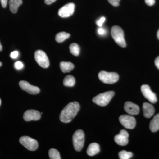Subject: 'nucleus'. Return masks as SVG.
I'll return each mask as SVG.
<instances>
[{
    "instance_id": "1",
    "label": "nucleus",
    "mask_w": 159,
    "mask_h": 159,
    "mask_svg": "<svg viewBox=\"0 0 159 159\" xmlns=\"http://www.w3.org/2000/svg\"><path fill=\"white\" fill-rule=\"evenodd\" d=\"M80 109V105L77 102L68 103L60 114V120L64 123H69L75 118Z\"/></svg>"
},
{
    "instance_id": "2",
    "label": "nucleus",
    "mask_w": 159,
    "mask_h": 159,
    "mask_svg": "<svg viewBox=\"0 0 159 159\" xmlns=\"http://www.w3.org/2000/svg\"><path fill=\"white\" fill-rule=\"evenodd\" d=\"M112 37L117 44L122 48H125L126 44L124 38V32L122 28L118 26H114L111 30Z\"/></svg>"
},
{
    "instance_id": "3",
    "label": "nucleus",
    "mask_w": 159,
    "mask_h": 159,
    "mask_svg": "<svg viewBox=\"0 0 159 159\" xmlns=\"http://www.w3.org/2000/svg\"><path fill=\"white\" fill-rule=\"evenodd\" d=\"M114 95L115 92L113 91H108L99 94L94 97L93 98V101L97 105L100 106H105L109 103Z\"/></svg>"
},
{
    "instance_id": "4",
    "label": "nucleus",
    "mask_w": 159,
    "mask_h": 159,
    "mask_svg": "<svg viewBox=\"0 0 159 159\" xmlns=\"http://www.w3.org/2000/svg\"><path fill=\"white\" fill-rule=\"evenodd\" d=\"M85 141V136L83 131L77 130L74 133L73 136V145L77 151H80L82 149Z\"/></svg>"
},
{
    "instance_id": "5",
    "label": "nucleus",
    "mask_w": 159,
    "mask_h": 159,
    "mask_svg": "<svg viewBox=\"0 0 159 159\" xmlns=\"http://www.w3.org/2000/svg\"><path fill=\"white\" fill-rule=\"evenodd\" d=\"M99 79L102 82L108 84H112L119 80V76L116 73H109L106 71H101L98 75Z\"/></svg>"
},
{
    "instance_id": "6",
    "label": "nucleus",
    "mask_w": 159,
    "mask_h": 159,
    "mask_svg": "<svg viewBox=\"0 0 159 159\" xmlns=\"http://www.w3.org/2000/svg\"><path fill=\"white\" fill-rule=\"evenodd\" d=\"M34 58L36 62L43 68H48L50 62L48 56L43 51L37 50L34 53Z\"/></svg>"
},
{
    "instance_id": "7",
    "label": "nucleus",
    "mask_w": 159,
    "mask_h": 159,
    "mask_svg": "<svg viewBox=\"0 0 159 159\" xmlns=\"http://www.w3.org/2000/svg\"><path fill=\"white\" fill-rule=\"evenodd\" d=\"M20 142L24 147L30 151H35L38 148V143L35 139L29 136H23L20 139Z\"/></svg>"
},
{
    "instance_id": "8",
    "label": "nucleus",
    "mask_w": 159,
    "mask_h": 159,
    "mask_svg": "<svg viewBox=\"0 0 159 159\" xmlns=\"http://www.w3.org/2000/svg\"><path fill=\"white\" fill-rule=\"evenodd\" d=\"M120 123L125 128L133 129L135 127L136 121L135 119L129 115H122L119 118Z\"/></svg>"
},
{
    "instance_id": "9",
    "label": "nucleus",
    "mask_w": 159,
    "mask_h": 159,
    "mask_svg": "<svg viewBox=\"0 0 159 159\" xmlns=\"http://www.w3.org/2000/svg\"><path fill=\"white\" fill-rule=\"evenodd\" d=\"M75 10V5L74 3H70L63 6L58 10V15L60 17L67 18L74 14Z\"/></svg>"
},
{
    "instance_id": "10",
    "label": "nucleus",
    "mask_w": 159,
    "mask_h": 159,
    "mask_svg": "<svg viewBox=\"0 0 159 159\" xmlns=\"http://www.w3.org/2000/svg\"><path fill=\"white\" fill-rule=\"evenodd\" d=\"M141 91L143 96L151 102L155 103L157 102V99L156 95L152 91L149 86L147 84L142 85L141 87Z\"/></svg>"
},
{
    "instance_id": "11",
    "label": "nucleus",
    "mask_w": 159,
    "mask_h": 159,
    "mask_svg": "<svg viewBox=\"0 0 159 159\" xmlns=\"http://www.w3.org/2000/svg\"><path fill=\"white\" fill-rule=\"evenodd\" d=\"M19 85L23 90L26 91L29 94L35 95L39 93L40 89L38 87L31 85L29 82L25 80L20 81Z\"/></svg>"
},
{
    "instance_id": "12",
    "label": "nucleus",
    "mask_w": 159,
    "mask_h": 159,
    "mask_svg": "<svg viewBox=\"0 0 159 159\" xmlns=\"http://www.w3.org/2000/svg\"><path fill=\"white\" fill-rule=\"evenodd\" d=\"M129 135L124 129L120 131L119 134L117 135L115 137V141L118 145L121 146H125L128 143V137Z\"/></svg>"
},
{
    "instance_id": "13",
    "label": "nucleus",
    "mask_w": 159,
    "mask_h": 159,
    "mask_svg": "<svg viewBox=\"0 0 159 159\" xmlns=\"http://www.w3.org/2000/svg\"><path fill=\"white\" fill-rule=\"evenodd\" d=\"M41 114L39 111L34 110H29L24 114L23 118L26 122L31 121H38L41 118Z\"/></svg>"
},
{
    "instance_id": "14",
    "label": "nucleus",
    "mask_w": 159,
    "mask_h": 159,
    "mask_svg": "<svg viewBox=\"0 0 159 159\" xmlns=\"http://www.w3.org/2000/svg\"><path fill=\"white\" fill-rule=\"evenodd\" d=\"M124 109L127 113L130 115H138L140 111V108L138 105L129 101L125 103Z\"/></svg>"
},
{
    "instance_id": "15",
    "label": "nucleus",
    "mask_w": 159,
    "mask_h": 159,
    "mask_svg": "<svg viewBox=\"0 0 159 159\" xmlns=\"http://www.w3.org/2000/svg\"><path fill=\"white\" fill-rule=\"evenodd\" d=\"M143 113L146 118H150L155 113V109L153 106L148 102H145L143 104Z\"/></svg>"
},
{
    "instance_id": "16",
    "label": "nucleus",
    "mask_w": 159,
    "mask_h": 159,
    "mask_svg": "<svg viewBox=\"0 0 159 159\" xmlns=\"http://www.w3.org/2000/svg\"><path fill=\"white\" fill-rule=\"evenodd\" d=\"M100 151L99 145L97 143H91L87 150V153L89 156H93Z\"/></svg>"
},
{
    "instance_id": "17",
    "label": "nucleus",
    "mask_w": 159,
    "mask_h": 159,
    "mask_svg": "<svg viewBox=\"0 0 159 159\" xmlns=\"http://www.w3.org/2000/svg\"><path fill=\"white\" fill-rule=\"evenodd\" d=\"M22 0H9V9L12 13L17 12L19 7L22 4Z\"/></svg>"
},
{
    "instance_id": "18",
    "label": "nucleus",
    "mask_w": 159,
    "mask_h": 159,
    "mask_svg": "<svg viewBox=\"0 0 159 159\" xmlns=\"http://www.w3.org/2000/svg\"><path fill=\"white\" fill-rule=\"evenodd\" d=\"M149 128L152 132H156L159 130V114L156 115L151 121Z\"/></svg>"
},
{
    "instance_id": "19",
    "label": "nucleus",
    "mask_w": 159,
    "mask_h": 159,
    "mask_svg": "<svg viewBox=\"0 0 159 159\" xmlns=\"http://www.w3.org/2000/svg\"><path fill=\"white\" fill-rule=\"evenodd\" d=\"M60 67L63 73H69L74 68V65L70 62L62 61L60 63Z\"/></svg>"
},
{
    "instance_id": "20",
    "label": "nucleus",
    "mask_w": 159,
    "mask_h": 159,
    "mask_svg": "<svg viewBox=\"0 0 159 159\" xmlns=\"http://www.w3.org/2000/svg\"><path fill=\"white\" fill-rule=\"evenodd\" d=\"M70 34L66 32H61L57 33L55 36V40L57 43H61L68 39Z\"/></svg>"
},
{
    "instance_id": "21",
    "label": "nucleus",
    "mask_w": 159,
    "mask_h": 159,
    "mask_svg": "<svg viewBox=\"0 0 159 159\" xmlns=\"http://www.w3.org/2000/svg\"><path fill=\"white\" fill-rule=\"evenodd\" d=\"M75 84V78L72 75H68L65 77L63 84L65 86L73 87Z\"/></svg>"
},
{
    "instance_id": "22",
    "label": "nucleus",
    "mask_w": 159,
    "mask_h": 159,
    "mask_svg": "<svg viewBox=\"0 0 159 159\" xmlns=\"http://www.w3.org/2000/svg\"><path fill=\"white\" fill-rule=\"evenodd\" d=\"M70 52L75 56L79 55L80 52V48L79 45L76 43H73L70 46Z\"/></svg>"
},
{
    "instance_id": "23",
    "label": "nucleus",
    "mask_w": 159,
    "mask_h": 159,
    "mask_svg": "<svg viewBox=\"0 0 159 159\" xmlns=\"http://www.w3.org/2000/svg\"><path fill=\"white\" fill-rule=\"evenodd\" d=\"M49 156L51 159H61L60 155L58 151L54 148H51L49 151Z\"/></svg>"
},
{
    "instance_id": "24",
    "label": "nucleus",
    "mask_w": 159,
    "mask_h": 159,
    "mask_svg": "<svg viewBox=\"0 0 159 159\" xmlns=\"http://www.w3.org/2000/svg\"><path fill=\"white\" fill-rule=\"evenodd\" d=\"M119 155L120 159H129L133 157V154L131 152H127L125 150H122L119 152Z\"/></svg>"
},
{
    "instance_id": "25",
    "label": "nucleus",
    "mask_w": 159,
    "mask_h": 159,
    "mask_svg": "<svg viewBox=\"0 0 159 159\" xmlns=\"http://www.w3.org/2000/svg\"><path fill=\"white\" fill-rule=\"evenodd\" d=\"M15 68L17 70H20L24 67V64L23 63L20 61H16L14 64Z\"/></svg>"
},
{
    "instance_id": "26",
    "label": "nucleus",
    "mask_w": 159,
    "mask_h": 159,
    "mask_svg": "<svg viewBox=\"0 0 159 159\" xmlns=\"http://www.w3.org/2000/svg\"><path fill=\"white\" fill-rule=\"evenodd\" d=\"M98 34L100 36H105L107 34V31L105 29L102 28H99L97 30Z\"/></svg>"
},
{
    "instance_id": "27",
    "label": "nucleus",
    "mask_w": 159,
    "mask_h": 159,
    "mask_svg": "<svg viewBox=\"0 0 159 159\" xmlns=\"http://www.w3.org/2000/svg\"><path fill=\"white\" fill-rule=\"evenodd\" d=\"M106 18L104 17H102L100 18L97 21V25L99 27H102L103 23L105 21Z\"/></svg>"
},
{
    "instance_id": "28",
    "label": "nucleus",
    "mask_w": 159,
    "mask_h": 159,
    "mask_svg": "<svg viewBox=\"0 0 159 159\" xmlns=\"http://www.w3.org/2000/svg\"><path fill=\"white\" fill-rule=\"evenodd\" d=\"M108 1L111 5L115 7H117L119 6L120 0H108Z\"/></svg>"
},
{
    "instance_id": "29",
    "label": "nucleus",
    "mask_w": 159,
    "mask_h": 159,
    "mask_svg": "<svg viewBox=\"0 0 159 159\" xmlns=\"http://www.w3.org/2000/svg\"><path fill=\"white\" fill-rule=\"evenodd\" d=\"M19 56V52L18 51H14L10 54V57L13 59L17 58Z\"/></svg>"
},
{
    "instance_id": "30",
    "label": "nucleus",
    "mask_w": 159,
    "mask_h": 159,
    "mask_svg": "<svg viewBox=\"0 0 159 159\" xmlns=\"http://www.w3.org/2000/svg\"><path fill=\"white\" fill-rule=\"evenodd\" d=\"M145 2L149 6H152L154 5L155 3V0H145Z\"/></svg>"
},
{
    "instance_id": "31",
    "label": "nucleus",
    "mask_w": 159,
    "mask_h": 159,
    "mask_svg": "<svg viewBox=\"0 0 159 159\" xmlns=\"http://www.w3.org/2000/svg\"><path fill=\"white\" fill-rule=\"evenodd\" d=\"M1 1V5L3 8H5L7 6L8 0H0Z\"/></svg>"
},
{
    "instance_id": "32",
    "label": "nucleus",
    "mask_w": 159,
    "mask_h": 159,
    "mask_svg": "<svg viewBox=\"0 0 159 159\" xmlns=\"http://www.w3.org/2000/svg\"><path fill=\"white\" fill-rule=\"evenodd\" d=\"M155 64L157 68L159 70V56L156 58L155 61Z\"/></svg>"
},
{
    "instance_id": "33",
    "label": "nucleus",
    "mask_w": 159,
    "mask_h": 159,
    "mask_svg": "<svg viewBox=\"0 0 159 159\" xmlns=\"http://www.w3.org/2000/svg\"><path fill=\"white\" fill-rule=\"evenodd\" d=\"M56 0H45V3L47 5H51L52 3H54Z\"/></svg>"
},
{
    "instance_id": "34",
    "label": "nucleus",
    "mask_w": 159,
    "mask_h": 159,
    "mask_svg": "<svg viewBox=\"0 0 159 159\" xmlns=\"http://www.w3.org/2000/svg\"><path fill=\"white\" fill-rule=\"evenodd\" d=\"M2 50V46L1 44V43H0V51H1Z\"/></svg>"
},
{
    "instance_id": "35",
    "label": "nucleus",
    "mask_w": 159,
    "mask_h": 159,
    "mask_svg": "<svg viewBox=\"0 0 159 159\" xmlns=\"http://www.w3.org/2000/svg\"><path fill=\"white\" fill-rule=\"evenodd\" d=\"M157 37L158 39H159V29L157 33Z\"/></svg>"
},
{
    "instance_id": "36",
    "label": "nucleus",
    "mask_w": 159,
    "mask_h": 159,
    "mask_svg": "<svg viewBox=\"0 0 159 159\" xmlns=\"http://www.w3.org/2000/svg\"><path fill=\"white\" fill-rule=\"evenodd\" d=\"M2 63L1 62H0V67L2 66Z\"/></svg>"
},
{
    "instance_id": "37",
    "label": "nucleus",
    "mask_w": 159,
    "mask_h": 159,
    "mask_svg": "<svg viewBox=\"0 0 159 159\" xmlns=\"http://www.w3.org/2000/svg\"><path fill=\"white\" fill-rule=\"evenodd\" d=\"M1 99H0V106H1Z\"/></svg>"
}]
</instances>
